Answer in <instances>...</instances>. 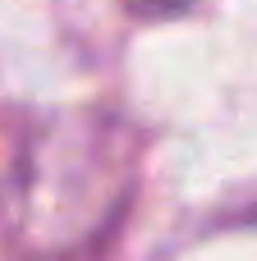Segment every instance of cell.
Instances as JSON below:
<instances>
[{
  "label": "cell",
  "mask_w": 257,
  "mask_h": 261,
  "mask_svg": "<svg viewBox=\"0 0 257 261\" xmlns=\"http://www.w3.org/2000/svg\"><path fill=\"white\" fill-rule=\"evenodd\" d=\"M129 184V156L120 147L115 124L69 119L64 128H46L18 184V234L37 252H69L87 234H97Z\"/></svg>",
  "instance_id": "1"
},
{
  "label": "cell",
  "mask_w": 257,
  "mask_h": 261,
  "mask_svg": "<svg viewBox=\"0 0 257 261\" xmlns=\"http://www.w3.org/2000/svg\"><path fill=\"white\" fill-rule=\"evenodd\" d=\"M138 18H170V14H179V9H189L193 0H124Z\"/></svg>",
  "instance_id": "2"
}]
</instances>
